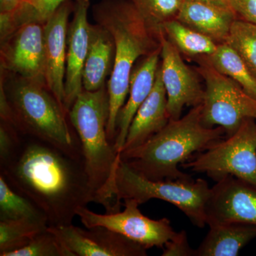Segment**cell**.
Segmentation results:
<instances>
[{"label":"cell","mask_w":256,"mask_h":256,"mask_svg":"<svg viewBox=\"0 0 256 256\" xmlns=\"http://www.w3.org/2000/svg\"><path fill=\"white\" fill-rule=\"evenodd\" d=\"M0 175L44 214L48 226L73 224L77 210L96 202L84 156L20 132L18 144Z\"/></svg>","instance_id":"obj_1"},{"label":"cell","mask_w":256,"mask_h":256,"mask_svg":"<svg viewBox=\"0 0 256 256\" xmlns=\"http://www.w3.org/2000/svg\"><path fill=\"white\" fill-rule=\"evenodd\" d=\"M92 15L96 23L110 32L116 45L114 69L107 84V136L114 144L118 114L129 94L134 64L161 48V34L148 26L132 0H101L92 6Z\"/></svg>","instance_id":"obj_2"},{"label":"cell","mask_w":256,"mask_h":256,"mask_svg":"<svg viewBox=\"0 0 256 256\" xmlns=\"http://www.w3.org/2000/svg\"><path fill=\"white\" fill-rule=\"evenodd\" d=\"M225 136L223 128H207L203 124L200 105L180 119L170 120L142 146L121 152L120 156L131 169L149 180H188L191 176L180 171L178 164L206 150Z\"/></svg>","instance_id":"obj_3"},{"label":"cell","mask_w":256,"mask_h":256,"mask_svg":"<svg viewBox=\"0 0 256 256\" xmlns=\"http://www.w3.org/2000/svg\"><path fill=\"white\" fill-rule=\"evenodd\" d=\"M68 120L78 134L89 182L96 203L106 213L120 210L114 192V172L120 158L107 136L109 98L107 86L96 92L84 90L68 111Z\"/></svg>","instance_id":"obj_4"},{"label":"cell","mask_w":256,"mask_h":256,"mask_svg":"<svg viewBox=\"0 0 256 256\" xmlns=\"http://www.w3.org/2000/svg\"><path fill=\"white\" fill-rule=\"evenodd\" d=\"M14 76L12 82H1L8 102V116L1 120L22 134L84 156L78 134L69 126L68 114L46 86Z\"/></svg>","instance_id":"obj_5"},{"label":"cell","mask_w":256,"mask_h":256,"mask_svg":"<svg viewBox=\"0 0 256 256\" xmlns=\"http://www.w3.org/2000/svg\"><path fill=\"white\" fill-rule=\"evenodd\" d=\"M210 188L206 180H151L131 169L120 156L114 172V192L119 203L133 200L140 205L153 198L174 205L198 228L206 225V206Z\"/></svg>","instance_id":"obj_6"},{"label":"cell","mask_w":256,"mask_h":256,"mask_svg":"<svg viewBox=\"0 0 256 256\" xmlns=\"http://www.w3.org/2000/svg\"><path fill=\"white\" fill-rule=\"evenodd\" d=\"M216 182L232 175L256 186V120L247 118L230 137L182 164Z\"/></svg>","instance_id":"obj_7"},{"label":"cell","mask_w":256,"mask_h":256,"mask_svg":"<svg viewBox=\"0 0 256 256\" xmlns=\"http://www.w3.org/2000/svg\"><path fill=\"white\" fill-rule=\"evenodd\" d=\"M196 60L198 66L194 69L205 84L202 120L206 127L220 126L228 138L244 120H256V99L236 82L218 72L206 58Z\"/></svg>","instance_id":"obj_8"},{"label":"cell","mask_w":256,"mask_h":256,"mask_svg":"<svg viewBox=\"0 0 256 256\" xmlns=\"http://www.w3.org/2000/svg\"><path fill=\"white\" fill-rule=\"evenodd\" d=\"M124 212L99 214L87 207H82L76 215L86 228L105 227L121 234L146 249L156 247L163 249L166 242L172 238L176 232L166 218L152 220L143 215L138 208L140 204L133 200H124Z\"/></svg>","instance_id":"obj_9"},{"label":"cell","mask_w":256,"mask_h":256,"mask_svg":"<svg viewBox=\"0 0 256 256\" xmlns=\"http://www.w3.org/2000/svg\"><path fill=\"white\" fill-rule=\"evenodd\" d=\"M44 24L35 22L24 24L1 40L2 70L46 86Z\"/></svg>","instance_id":"obj_10"},{"label":"cell","mask_w":256,"mask_h":256,"mask_svg":"<svg viewBox=\"0 0 256 256\" xmlns=\"http://www.w3.org/2000/svg\"><path fill=\"white\" fill-rule=\"evenodd\" d=\"M162 78L168 96V112L170 120L180 119L184 106L202 105L204 88L200 82V74L184 62L181 54L161 34Z\"/></svg>","instance_id":"obj_11"},{"label":"cell","mask_w":256,"mask_h":256,"mask_svg":"<svg viewBox=\"0 0 256 256\" xmlns=\"http://www.w3.org/2000/svg\"><path fill=\"white\" fill-rule=\"evenodd\" d=\"M48 228L72 256H146V248L102 226L86 229L73 224Z\"/></svg>","instance_id":"obj_12"},{"label":"cell","mask_w":256,"mask_h":256,"mask_svg":"<svg viewBox=\"0 0 256 256\" xmlns=\"http://www.w3.org/2000/svg\"><path fill=\"white\" fill-rule=\"evenodd\" d=\"M206 225L240 222L256 225V186L228 175L210 188Z\"/></svg>","instance_id":"obj_13"},{"label":"cell","mask_w":256,"mask_h":256,"mask_svg":"<svg viewBox=\"0 0 256 256\" xmlns=\"http://www.w3.org/2000/svg\"><path fill=\"white\" fill-rule=\"evenodd\" d=\"M89 6L90 0H76L73 20L68 25L64 100V110L67 114L84 90L82 74L90 43Z\"/></svg>","instance_id":"obj_14"},{"label":"cell","mask_w":256,"mask_h":256,"mask_svg":"<svg viewBox=\"0 0 256 256\" xmlns=\"http://www.w3.org/2000/svg\"><path fill=\"white\" fill-rule=\"evenodd\" d=\"M73 10L74 5L66 0L44 24L45 80L48 90L63 108L68 20Z\"/></svg>","instance_id":"obj_15"},{"label":"cell","mask_w":256,"mask_h":256,"mask_svg":"<svg viewBox=\"0 0 256 256\" xmlns=\"http://www.w3.org/2000/svg\"><path fill=\"white\" fill-rule=\"evenodd\" d=\"M161 58V48L142 60L134 66L131 74L128 100L121 108L116 122V138L114 148L120 152L126 142L128 130L136 112L150 94L154 82Z\"/></svg>","instance_id":"obj_16"},{"label":"cell","mask_w":256,"mask_h":256,"mask_svg":"<svg viewBox=\"0 0 256 256\" xmlns=\"http://www.w3.org/2000/svg\"><path fill=\"white\" fill-rule=\"evenodd\" d=\"M170 120L168 96L162 78L160 64L154 87L136 112L120 152L142 146L161 131Z\"/></svg>","instance_id":"obj_17"},{"label":"cell","mask_w":256,"mask_h":256,"mask_svg":"<svg viewBox=\"0 0 256 256\" xmlns=\"http://www.w3.org/2000/svg\"><path fill=\"white\" fill-rule=\"evenodd\" d=\"M236 18L230 8L186 0L184 1L176 20L220 44L226 41Z\"/></svg>","instance_id":"obj_18"},{"label":"cell","mask_w":256,"mask_h":256,"mask_svg":"<svg viewBox=\"0 0 256 256\" xmlns=\"http://www.w3.org/2000/svg\"><path fill=\"white\" fill-rule=\"evenodd\" d=\"M116 45L114 36L102 25L90 24L88 52L82 74L84 90L96 92L106 86L114 69Z\"/></svg>","instance_id":"obj_19"},{"label":"cell","mask_w":256,"mask_h":256,"mask_svg":"<svg viewBox=\"0 0 256 256\" xmlns=\"http://www.w3.org/2000/svg\"><path fill=\"white\" fill-rule=\"evenodd\" d=\"M210 232L195 249V256H236L256 238V225L228 222L208 226Z\"/></svg>","instance_id":"obj_20"},{"label":"cell","mask_w":256,"mask_h":256,"mask_svg":"<svg viewBox=\"0 0 256 256\" xmlns=\"http://www.w3.org/2000/svg\"><path fill=\"white\" fill-rule=\"evenodd\" d=\"M162 32L181 54L195 60L213 54L218 44L210 37L188 28L178 20L164 24Z\"/></svg>","instance_id":"obj_21"},{"label":"cell","mask_w":256,"mask_h":256,"mask_svg":"<svg viewBox=\"0 0 256 256\" xmlns=\"http://www.w3.org/2000/svg\"><path fill=\"white\" fill-rule=\"evenodd\" d=\"M206 58L218 72L236 82L256 99V78L234 48L226 43L220 44L214 53Z\"/></svg>","instance_id":"obj_22"},{"label":"cell","mask_w":256,"mask_h":256,"mask_svg":"<svg viewBox=\"0 0 256 256\" xmlns=\"http://www.w3.org/2000/svg\"><path fill=\"white\" fill-rule=\"evenodd\" d=\"M48 227L46 222L36 220H0V256H6L26 246Z\"/></svg>","instance_id":"obj_23"},{"label":"cell","mask_w":256,"mask_h":256,"mask_svg":"<svg viewBox=\"0 0 256 256\" xmlns=\"http://www.w3.org/2000/svg\"><path fill=\"white\" fill-rule=\"evenodd\" d=\"M21 220L48 224L44 214L28 198L10 188L0 175V220Z\"/></svg>","instance_id":"obj_24"},{"label":"cell","mask_w":256,"mask_h":256,"mask_svg":"<svg viewBox=\"0 0 256 256\" xmlns=\"http://www.w3.org/2000/svg\"><path fill=\"white\" fill-rule=\"evenodd\" d=\"M66 0H36L33 8H24L9 14H0V37L6 38L22 25L45 24Z\"/></svg>","instance_id":"obj_25"},{"label":"cell","mask_w":256,"mask_h":256,"mask_svg":"<svg viewBox=\"0 0 256 256\" xmlns=\"http://www.w3.org/2000/svg\"><path fill=\"white\" fill-rule=\"evenodd\" d=\"M225 43L242 57L256 78V24L236 18Z\"/></svg>","instance_id":"obj_26"},{"label":"cell","mask_w":256,"mask_h":256,"mask_svg":"<svg viewBox=\"0 0 256 256\" xmlns=\"http://www.w3.org/2000/svg\"><path fill=\"white\" fill-rule=\"evenodd\" d=\"M184 0H132L148 26L161 34L164 24L176 18Z\"/></svg>","instance_id":"obj_27"},{"label":"cell","mask_w":256,"mask_h":256,"mask_svg":"<svg viewBox=\"0 0 256 256\" xmlns=\"http://www.w3.org/2000/svg\"><path fill=\"white\" fill-rule=\"evenodd\" d=\"M6 256H72L50 228L37 234L28 246Z\"/></svg>","instance_id":"obj_28"},{"label":"cell","mask_w":256,"mask_h":256,"mask_svg":"<svg viewBox=\"0 0 256 256\" xmlns=\"http://www.w3.org/2000/svg\"><path fill=\"white\" fill-rule=\"evenodd\" d=\"M162 256H195V249L188 244V234L182 230L176 234L165 244Z\"/></svg>","instance_id":"obj_29"},{"label":"cell","mask_w":256,"mask_h":256,"mask_svg":"<svg viewBox=\"0 0 256 256\" xmlns=\"http://www.w3.org/2000/svg\"><path fill=\"white\" fill-rule=\"evenodd\" d=\"M228 3L239 20L256 24V0H228Z\"/></svg>","instance_id":"obj_30"},{"label":"cell","mask_w":256,"mask_h":256,"mask_svg":"<svg viewBox=\"0 0 256 256\" xmlns=\"http://www.w3.org/2000/svg\"><path fill=\"white\" fill-rule=\"evenodd\" d=\"M36 0H0V14H9L24 8H33Z\"/></svg>","instance_id":"obj_31"},{"label":"cell","mask_w":256,"mask_h":256,"mask_svg":"<svg viewBox=\"0 0 256 256\" xmlns=\"http://www.w3.org/2000/svg\"><path fill=\"white\" fill-rule=\"evenodd\" d=\"M184 1H186V0H184ZM188 1L202 2L210 3V4L218 5V6L229 8L228 0H188Z\"/></svg>","instance_id":"obj_32"}]
</instances>
